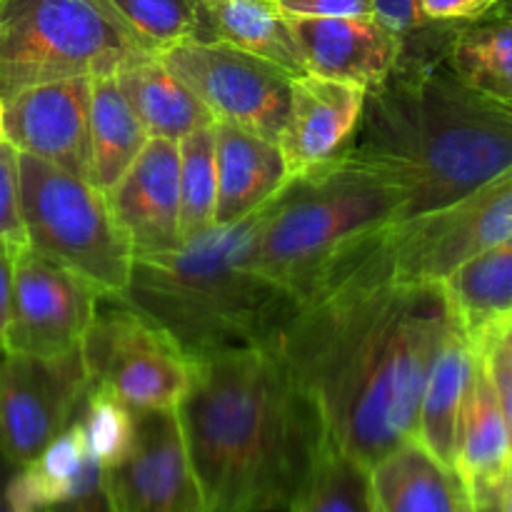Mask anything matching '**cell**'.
Segmentation results:
<instances>
[{
	"instance_id": "obj_1",
	"label": "cell",
	"mask_w": 512,
	"mask_h": 512,
	"mask_svg": "<svg viewBox=\"0 0 512 512\" xmlns=\"http://www.w3.org/2000/svg\"><path fill=\"white\" fill-rule=\"evenodd\" d=\"M453 320L443 285L395 283L370 238L300 305L278 350L333 443L370 470L415 438L425 380Z\"/></svg>"
},
{
	"instance_id": "obj_2",
	"label": "cell",
	"mask_w": 512,
	"mask_h": 512,
	"mask_svg": "<svg viewBox=\"0 0 512 512\" xmlns=\"http://www.w3.org/2000/svg\"><path fill=\"white\" fill-rule=\"evenodd\" d=\"M460 25H430L403 40L398 65L365 90L358 125L338 153L383 170L403 190L400 223L512 168V108L465 85L445 58Z\"/></svg>"
},
{
	"instance_id": "obj_3",
	"label": "cell",
	"mask_w": 512,
	"mask_h": 512,
	"mask_svg": "<svg viewBox=\"0 0 512 512\" xmlns=\"http://www.w3.org/2000/svg\"><path fill=\"white\" fill-rule=\"evenodd\" d=\"M175 413L205 512L288 510L328 438L278 348L193 360Z\"/></svg>"
},
{
	"instance_id": "obj_4",
	"label": "cell",
	"mask_w": 512,
	"mask_h": 512,
	"mask_svg": "<svg viewBox=\"0 0 512 512\" xmlns=\"http://www.w3.org/2000/svg\"><path fill=\"white\" fill-rule=\"evenodd\" d=\"M255 220L205 230L183 248L133 260L120 298L158 325L185 358L278 348L300 300L248 263Z\"/></svg>"
},
{
	"instance_id": "obj_5",
	"label": "cell",
	"mask_w": 512,
	"mask_h": 512,
	"mask_svg": "<svg viewBox=\"0 0 512 512\" xmlns=\"http://www.w3.org/2000/svg\"><path fill=\"white\" fill-rule=\"evenodd\" d=\"M403 203L383 170L335 155L290 175L260 210L248 263L305 303L355 250L400 223Z\"/></svg>"
},
{
	"instance_id": "obj_6",
	"label": "cell",
	"mask_w": 512,
	"mask_h": 512,
	"mask_svg": "<svg viewBox=\"0 0 512 512\" xmlns=\"http://www.w3.org/2000/svg\"><path fill=\"white\" fill-rule=\"evenodd\" d=\"M153 55L110 0H0V98Z\"/></svg>"
},
{
	"instance_id": "obj_7",
	"label": "cell",
	"mask_w": 512,
	"mask_h": 512,
	"mask_svg": "<svg viewBox=\"0 0 512 512\" xmlns=\"http://www.w3.org/2000/svg\"><path fill=\"white\" fill-rule=\"evenodd\" d=\"M20 218L30 250L78 275L98 295L128 288L133 248L105 193L90 180L20 153Z\"/></svg>"
},
{
	"instance_id": "obj_8",
	"label": "cell",
	"mask_w": 512,
	"mask_h": 512,
	"mask_svg": "<svg viewBox=\"0 0 512 512\" xmlns=\"http://www.w3.org/2000/svg\"><path fill=\"white\" fill-rule=\"evenodd\" d=\"M510 235L512 168L445 208L380 230L373 248L395 283L430 285Z\"/></svg>"
},
{
	"instance_id": "obj_9",
	"label": "cell",
	"mask_w": 512,
	"mask_h": 512,
	"mask_svg": "<svg viewBox=\"0 0 512 512\" xmlns=\"http://www.w3.org/2000/svg\"><path fill=\"white\" fill-rule=\"evenodd\" d=\"M90 385L130 410L178 408L190 383V360L120 295H98L80 345Z\"/></svg>"
},
{
	"instance_id": "obj_10",
	"label": "cell",
	"mask_w": 512,
	"mask_h": 512,
	"mask_svg": "<svg viewBox=\"0 0 512 512\" xmlns=\"http://www.w3.org/2000/svg\"><path fill=\"white\" fill-rule=\"evenodd\" d=\"M155 55L198 95L215 120L280 143L288 123L293 75L223 40H190Z\"/></svg>"
},
{
	"instance_id": "obj_11",
	"label": "cell",
	"mask_w": 512,
	"mask_h": 512,
	"mask_svg": "<svg viewBox=\"0 0 512 512\" xmlns=\"http://www.w3.org/2000/svg\"><path fill=\"white\" fill-rule=\"evenodd\" d=\"M80 350L60 358L5 353L0 358V453L33 463L78 415L88 393Z\"/></svg>"
},
{
	"instance_id": "obj_12",
	"label": "cell",
	"mask_w": 512,
	"mask_h": 512,
	"mask_svg": "<svg viewBox=\"0 0 512 512\" xmlns=\"http://www.w3.org/2000/svg\"><path fill=\"white\" fill-rule=\"evenodd\" d=\"M103 485L113 512H205L175 408L133 410L130 445Z\"/></svg>"
},
{
	"instance_id": "obj_13",
	"label": "cell",
	"mask_w": 512,
	"mask_h": 512,
	"mask_svg": "<svg viewBox=\"0 0 512 512\" xmlns=\"http://www.w3.org/2000/svg\"><path fill=\"white\" fill-rule=\"evenodd\" d=\"M98 293L28 245L15 255L13 300L5 350L60 358L80 350L95 315Z\"/></svg>"
},
{
	"instance_id": "obj_14",
	"label": "cell",
	"mask_w": 512,
	"mask_h": 512,
	"mask_svg": "<svg viewBox=\"0 0 512 512\" xmlns=\"http://www.w3.org/2000/svg\"><path fill=\"white\" fill-rule=\"evenodd\" d=\"M90 83L63 78L3 100V138L18 153L90 180Z\"/></svg>"
},
{
	"instance_id": "obj_15",
	"label": "cell",
	"mask_w": 512,
	"mask_h": 512,
	"mask_svg": "<svg viewBox=\"0 0 512 512\" xmlns=\"http://www.w3.org/2000/svg\"><path fill=\"white\" fill-rule=\"evenodd\" d=\"M178 168V143L148 138L118 183L105 190L110 210L128 235L135 258L183 248Z\"/></svg>"
},
{
	"instance_id": "obj_16",
	"label": "cell",
	"mask_w": 512,
	"mask_h": 512,
	"mask_svg": "<svg viewBox=\"0 0 512 512\" xmlns=\"http://www.w3.org/2000/svg\"><path fill=\"white\" fill-rule=\"evenodd\" d=\"M305 68L313 75L370 90L403 53V35L380 15H290Z\"/></svg>"
},
{
	"instance_id": "obj_17",
	"label": "cell",
	"mask_w": 512,
	"mask_h": 512,
	"mask_svg": "<svg viewBox=\"0 0 512 512\" xmlns=\"http://www.w3.org/2000/svg\"><path fill=\"white\" fill-rule=\"evenodd\" d=\"M363 105L365 88L360 85L313 73L293 78L288 123L280 135L290 173L335 158L353 135Z\"/></svg>"
},
{
	"instance_id": "obj_18",
	"label": "cell",
	"mask_w": 512,
	"mask_h": 512,
	"mask_svg": "<svg viewBox=\"0 0 512 512\" xmlns=\"http://www.w3.org/2000/svg\"><path fill=\"white\" fill-rule=\"evenodd\" d=\"M453 468L468 493L470 508L498 495L512 480L510 428L480 348L460 415Z\"/></svg>"
},
{
	"instance_id": "obj_19",
	"label": "cell",
	"mask_w": 512,
	"mask_h": 512,
	"mask_svg": "<svg viewBox=\"0 0 512 512\" xmlns=\"http://www.w3.org/2000/svg\"><path fill=\"white\" fill-rule=\"evenodd\" d=\"M215 170H218V205L215 228L243 223L265 208L290 180V165L275 140L213 123Z\"/></svg>"
},
{
	"instance_id": "obj_20",
	"label": "cell",
	"mask_w": 512,
	"mask_h": 512,
	"mask_svg": "<svg viewBox=\"0 0 512 512\" xmlns=\"http://www.w3.org/2000/svg\"><path fill=\"white\" fill-rule=\"evenodd\" d=\"M373 512H473L458 473L440 463L418 438L370 468Z\"/></svg>"
},
{
	"instance_id": "obj_21",
	"label": "cell",
	"mask_w": 512,
	"mask_h": 512,
	"mask_svg": "<svg viewBox=\"0 0 512 512\" xmlns=\"http://www.w3.org/2000/svg\"><path fill=\"white\" fill-rule=\"evenodd\" d=\"M475 358H478V345L460 328L458 320H453L425 380L418 430H415V438L448 468L455 465L458 425L473 380Z\"/></svg>"
},
{
	"instance_id": "obj_22",
	"label": "cell",
	"mask_w": 512,
	"mask_h": 512,
	"mask_svg": "<svg viewBox=\"0 0 512 512\" xmlns=\"http://www.w3.org/2000/svg\"><path fill=\"white\" fill-rule=\"evenodd\" d=\"M115 80L150 138L178 143L185 135L215 123L213 113L200 103L198 95L175 78L155 53L123 65Z\"/></svg>"
},
{
	"instance_id": "obj_23",
	"label": "cell",
	"mask_w": 512,
	"mask_h": 512,
	"mask_svg": "<svg viewBox=\"0 0 512 512\" xmlns=\"http://www.w3.org/2000/svg\"><path fill=\"white\" fill-rule=\"evenodd\" d=\"M215 40L270 60L293 78L308 73L290 15L278 0H203Z\"/></svg>"
},
{
	"instance_id": "obj_24",
	"label": "cell",
	"mask_w": 512,
	"mask_h": 512,
	"mask_svg": "<svg viewBox=\"0 0 512 512\" xmlns=\"http://www.w3.org/2000/svg\"><path fill=\"white\" fill-rule=\"evenodd\" d=\"M445 298L460 328L480 338L512 315V235L465 260L443 280Z\"/></svg>"
},
{
	"instance_id": "obj_25",
	"label": "cell",
	"mask_w": 512,
	"mask_h": 512,
	"mask_svg": "<svg viewBox=\"0 0 512 512\" xmlns=\"http://www.w3.org/2000/svg\"><path fill=\"white\" fill-rule=\"evenodd\" d=\"M150 135L140 125L113 75H98L90 83V183L113 188L130 168Z\"/></svg>"
},
{
	"instance_id": "obj_26",
	"label": "cell",
	"mask_w": 512,
	"mask_h": 512,
	"mask_svg": "<svg viewBox=\"0 0 512 512\" xmlns=\"http://www.w3.org/2000/svg\"><path fill=\"white\" fill-rule=\"evenodd\" d=\"M445 58L465 85L512 108V15L488 13L463 23Z\"/></svg>"
},
{
	"instance_id": "obj_27",
	"label": "cell",
	"mask_w": 512,
	"mask_h": 512,
	"mask_svg": "<svg viewBox=\"0 0 512 512\" xmlns=\"http://www.w3.org/2000/svg\"><path fill=\"white\" fill-rule=\"evenodd\" d=\"M288 512H373L370 470L325 438Z\"/></svg>"
},
{
	"instance_id": "obj_28",
	"label": "cell",
	"mask_w": 512,
	"mask_h": 512,
	"mask_svg": "<svg viewBox=\"0 0 512 512\" xmlns=\"http://www.w3.org/2000/svg\"><path fill=\"white\" fill-rule=\"evenodd\" d=\"M178 195H180V235L183 243L215 228L218 205V170H215L213 125L178 140Z\"/></svg>"
},
{
	"instance_id": "obj_29",
	"label": "cell",
	"mask_w": 512,
	"mask_h": 512,
	"mask_svg": "<svg viewBox=\"0 0 512 512\" xmlns=\"http://www.w3.org/2000/svg\"><path fill=\"white\" fill-rule=\"evenodd\" d=\"M128 28L153 53L178 43L215 40L203 0H110Z\"/></svg>"
},
{
	"instance_id": "obj_30",
	"label": "cell",
	"mask_w": 512,
	"mask_h": 512,
	"mask_svg": "<svg viewBox=\"0 0 512 512\" xmlns=\"http://www.w3.org/2000/svg\"><path fill=\"white\" fill-rule=\"evenodd\" d=\"M0 240L25 245L20 218V153L0 138Z\"/></svg>"
},
{
	"instance_id": "obj_31",
	"label": "cell",
	"mask_w": 512,
	"mask_h": 512,
	"mask_svg": "<svg viewBox=\"0 0 512 512\" xmlns=\"http://www.w3.org/2000/svg\"><path fill=\"white\" fill-rule=\"evenodd\" d=\"M48 512H113L110 510L108 495L103 485V468H100L95 453L85 463L83 473L73 483V488L65 493L63 500L50 505Z\"/></svg>"
},
{
	"instance_id": "obj_32",
	"label": "cell",
	"mask_w": 512,
	"mask_h": 512,
	"mask_svg": "<svg viewBox=\"0 0 512 512\" xmlns=\"http://www.w3.org/2000/svg\"><path fill=\"white\" fill-rule=\"evenodd\" d=\"M498 3L500 0H415L428 23H473Z\"/></svg>"
},
{
	"instance_id": "obj_33",
	"label": "cell",
	"mask_w": 512,
	"mask_h": 512,
	"mask_svg": "<svg viewBox=\"0 0 512 512\" xmlns=\"http://www.w3.org/2000/svg\"><path fill=\"white\" fill-rule=\"evenodd\" d=\"M483 353L485 365H488V373L493 378L495 385V393H498L500 405H503V413L505 420H508V428H510V438H512V358L500 348L498 343L488 338H480L475 340Z\"/></svg>"
},
{
	"instance_id": "obj_34",
	"label": "cell",
	"mask_w": 512,
	"mask_h": 512,
	"mask_svg": "<svg viewBox=\"0 0 512 512\" xmlns=\"http://www.w3.org/2000/svg\"><path fill=\"white\" fill-rule=\"evenodd\" d=\"M375 15H380L390 28L398 30V33L403 35V40L413 38L415 33L430 28V25H438L428 23V20L420 15L415 0H375Z\"/></svg>"
},
{
	"instance_id": "obj_35",
	"label": "cell",
	"mask_w": 512,
	"mask_h": 512,
	"mask_svg": "<svg viewBox=\"0 0 512 512\" xmlns=\"http://www.w3.org/2000/svg\"><path fill=\"white\" fill-rule=\"evenodd\" d=\"M288 15H368L375 0H278Z\"/></svg>"
},
{
	"instance_id": "obj_36",
	"label": "cell",
	"mask_w": 512,
	"mask_h": 512,
	"mask_svg": "<svg viewBox=\"0 0 512 512\" xmlns=\"http://www.w3.org/2000/svg\"><path fill=\"white\" fill-rule=\"evenodd\" d=\"M23 245H15L10 240H0V358L5 350V335H8L10 323V300H13V270H15V255Z\"/></svg>"
},
{
	"instance_id": "obj_37",
	"label": "cell",
	"mask_w": 512,
	"mask_h": 512,
	"mask_svg": "<svg viewBox=\"0 0 512 512\" xmlns=\"http://www.w3.org/2000/svg\"><path fill=\"white\" fill-rule=\"evenodd\" d=\"M18 465L10 463L3 453H0V512H48L43 508L25 503L18 493L13 490V473Z\"/></svg>"
},
{
	"instance_id": "obj_38",
	"label": "cell",
	"mask_w": 512,
	"mask_h": 512,
	"mask_svg": "<svg viewBox=\"0 0 512 512\" xmlns=\"http://www.w3.org/2000/svg\"><path fill=\"white\" fill-rule=\"evenodd\" d=\"M480 338H488V340H493V343H498L500 348H503L505 353H508L512 358V315H510V318L500 320V323L493 325V328L485 330ZM480 338H475V340H480Z\"/></svg>"
},
{
	"instance_id": "obj_39",
	"label": "cell",
	"mask_w": 512,
	"mask_h": 512,
	"mask_svg": "<svg viewBox=\"0 0 512 512\" xmlns=\"http://www.w3.org/2000/svg\"><path fill=\"white\" fill-rule=\"evenodd\" d=\"M473 512H512V480L498 495H493L485 503L475 505Z\"/></svg>"
},
{
	"instance_id": "obj_40",
	"label": "cell",
	"mask_w": 512,
	"mask_h": 512,
	"mask_svg": "<svg viewBox=\"0 0 512 512\" xmlns=\"http://www.w3.org/2000/svg\"><path fill=\"white\" fill-rule=\"evenodd\" d=\"M493 15H512V0H500L498 5H495L493 10H490Z\"/></svg>"
},
{
	"instance_id": "obj_41",
	"label": "cell",
	"mask_w": 512,
	"mask_h": 512,
	"mask_svg": "<svg viewBox=\"0 0 512 512\" xmlns=\"http://www.w3.org/2000/svg\"><path fill=\"white\" fill-rule=\"evenodd\" d=\"M0 138H3V98H0Z\"/></svg>"
}]
</instances>
